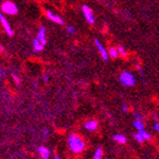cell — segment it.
I'll return each instance as SVG.
<instances>
[{"label": "cell", "instance_id": "cell-15", "mask_svg": "<svg viewBox=\"0 0 159 159\" xmlns=\"http://www.w3.org/2000/svg\"><path fill=\"white\" fill-rule=\"evenodd\" d=\"M133 125H134V127L137 130H143V129L145 128V125H144V123L142 122V119H135Z\"/></svg>", "mask_w": 159, "mask_h": 159}, {"label": "cell", "instance_id": "cell-19", "mask_svg": "<svg viewBox=\"0 0 159 159\" xmlns=\"http://www.w3.org/2000/svg\"><path fill=\"white\" fill-rule=\"evenodd\" d=\"M6 77V71L3 69H0V79Z\"/></svg>", "mask_w": 159, "mask_h": 159}, {"label": "cell", "instance_id": "cell-10", "mask_svg": "<svg viewBox=\"0 0 159 159\" xmlns=\"http://www.w3.org/2000/svg\"><path fill=\"white\" fill-rule=\"evenodd\" d=\"M38 39L40 40V42L43 43V44H47V33H45V28L44 27H41L39 30V32H38Z\"/></svg>", "mask_w": 159, "mask_h": 159}, {"label": "cell", "instance_id": "cell-16", "mask_svg": "<svg viewBox=\"0 0 159 159\" xmlns=\"http://www.w3.org/2000/svg\"><path fill=\"white\" fill-rule=\"evenodd\" d=\"M102 158H103V149L101 148V147H98V148H96V150H95L94 156H93L92 159H102Z\"/></svg>", "mask_w": 159, "mask_h": 159}, {"label": "cell", "instance_id": "cell-17", "mask_svg": "<svg viewBox=\"0 0 159 159\" xmlns=\"http://www.w3.org/2000/svg\"><path fill=\"white\" fill-rule=\"evenodd\" d=\"M117 49H118L119 55H122V57H126L127 52H126V50H125V48L123 47V45H118V47H117Z\"/></svg>", "mask_w": 159, "mask_h": 159}, {"label": "cell", "instance_id": "cell-18", "mask_svg": "<svg viewBox=\"0 0 159 159\" xmlns=\"http://www.w3.org/2000/svg\"><path fill=\"white\" fill-rule=\"evenodd\" d=\"M66 30H67V32H69L70 34H75V33H76V29H75L74 27H72V25H69Z\"/></svg>", "mask_w": 159, "mask_h": 159}, {"label": "cell", "instance_id": "cell-5", "mask_svg": "<svg viewBox=\"0 0 159 159\" xmlns=\"http://www.w3.org/2000/svg\"><path fill=\"white\" fill-rule=\"evenodd\" d=\"M82 11H83V15H84L85 20L87 21V23L93 25V23L95 22V17H94V13H93L92 9H91L89 6H83Z\"/></svg>", "mask_w": 159, "mask_h": 159}, {"label": "cell", "instance_id": "cell-3", "mask_svg": "<svg viewBox=\"0 0 159 159\" xmlns=\"http://www.w3.org/2000/svg\"><path fill=\"white\" fill-rule=\"evenodd\" d=\"M1 11L3 13H7V15H17L18 13V7L11 1H5V2L1 5Z\"/></svg>", "mask_w": 159, "mask_h": 159}, {"label": "cell", "instance_id": "cell-4", "mask_svg": "<svg viewBox=\"0 0 159 159\" xmlns=\"http://www.w3.org/2000/svg\"><path fill=\"white\" fill-rule=\"evenodd\" d=\"M94 44H95V47H96V49H97V51H98L101 57L103 59V61H105V62L108 61V59H109L108 50H106V48L104 47V44H103L98 39L94 40Z\"/></svg>", "mask_w": 159, "mask_h": 159}, {"label": "cell", "instance_id": "cell-11", "mask_svg": "<svg viewBox=\"0 0 159 159\" xmlns=\"http://www.w3.org/2000/svg\"><path fill=\"white\" fill-rule=\"evenodd\" d=\"M97 126H98V123L96 120H89L87 123H85V128L89 132H94L96 130Z\"/></svg>", "mask_w": 159, "mask_h": 159}, {"label": "cell", "instance_id": "cell-23", "mask_svg": "<svg viewBox=\"0 0 159 159\" xmlns=\"http://www.w3.org/2000/svg\"><path fill=\"white\" fill-rule=\"evenodd\" d=\"M154 128H155V130H156V132L159 134V124H158V123H157V124H155Z\"/></svg>", "mask_w": 159, "mask_h": 159}, {"label": "cell", "instance_id": "cell-22", "mask_svg": "<svg viewBox=\"0 0 159 159\" xmlns=\"http://www.w3.org/2000/svg\"><path fill=\"white\" fill-rule=\"evenodd\" d=\"M42 134H44V137H48V135H49V129H48V128H44V129H43Z\"/></svg>", "mask_w": 159, "mask_h": 159}, {"label": "cell", "instance_id": "cell-25", "mask_svg": "<svg viewBox=\"0 0 159 159\" xmlns=\"http://www.w3.org/2000/svg\"><path fill=\"white\" fill-rule=\"evenodd\" d=\"M43 80H44V82H45V83L49 82V77H48L47 75H43Z\"/></svg>", "mask_w": 159, "mask_h": 159}, {"label": "cell", "instance_id": "cell-6", "mask_svg": "<svg viewBox=\"0 0 159 159\" xmlns=\"http://www.w3.org/2000/svg\"><path fill=\"white\" fill-rule=\"evenodd\" d=\"M0 22H1V25H2L3 29H5V31L7 32V34L9 35V37H12L13 35V30L12 28H11V25H10V23L8 22L7 18L3 16V13L0 12Z\"/></svg>", "mask_w": 159, "mask_h": 159}, {"label": "cell", "instance_id": "cell-21", "mask_svg": "<svg viewBox=\"0 0 159 159\" xmlns=\"http://www.w3.org/2000/svg\"><path fill=\"white\" fill-rule=\"evenodd\" d=\"M12 77H13V80H15V82L17 83V84H19V77H18L16 74H12Z\"/></svg>", "mask_w": 159, "mask_h": 159}, {"label": "cell", "instance_id": "cell-8", "mask_svg": "<svg viewBox=\"0 0 159 159\" xmlns=\"http://www.w3.org/2000/svg\"><path fill=\"white\" fill-rule=\"evenodd\" d=\"M47 17L49 18L51 21L57 23V25H64V20H63L61 17H59L57 15H55L54 12H52L51 10H48L47 11Z\"/></svg>", "mask_w": 159, "mask_h": 159}, {"label": "cell", "instance_id": "cell-9", "mask_svg": "<svg viewBox=\"0 0 159 159\" xmlns=\"http://www.w3.org/2000/svg\"><path fill=\"white\" fill-rule=\"evenodd\" d=\"M38 152H39L40 157H41L42 159H49L50 154H51L49 149L44 146H40L39 148H38Z\"/></svg>", "mask_w": 159, "mask_h": 159}, {"label": "cell", "instance_id": "cell-12", "mask_svg": "<svg viewBox=\"0 0 159 159\" xmlns=\"http://www.w3.org/2000/svg\"><path fill=\"white\" fill-rule=\"evenodd\" d=\"M33 49H34V51H37V52H40V51H43V49H44V44L43 43L40 42V40L38 39H34L33 40Z\"/></svg>", "mask_w": 159, "mask_h": 159}, {"label": "cell", "instance_id": "cell-14", "mask_svg": "<svg viewBox=\"0 0 159 159\" xmlns=\"http://www.w3.org/2000/svg\"><path fill=\"white\" fill-rule=\"evenodd\" d=\"M108 54L109 57H112V59H117L119 57V52H118V49L117 48H111L108 50Z\"/></svg>", "mask_w": 159, "mask_h": 159}, {"label": "cell", "instance_id": "cell-13", "mask_svg": "<svg viewBox=\"0 0 159 159\" xmlns=\"http://www.w3.org/2000/svg\"><path fill=\"white\" fill-rule=\"evenodd\" d=\"M113 139H114V140L116 143H118V144H120V145L126 144V142H127V138L124 136V135H122V134H116V135H114Z\"/></svg>", "mask_w": 159, "mask_h": 159}, {"label": "cell", "instance_id": "cell-20", "mask_svg": "<svg viewBox=\"0 0 159 159\" xmlns=\"http://www.w3.org/2000/svg\"><path fill=\"white\" fill-rule=\"evenodd\" d=\"M122 108H123V111H124L125 113L128 112V106H127L126 104H123V105H122Z\"/></svg>", "mask_w": 159, "mask_h": 159}, {"label": "cell", "instance_id": "cell-1", "mask_svg": "<svg viewBox=\"0 0 159 159\" xmlns=\"http://www.w3.org/2000/svg\"><path fill=\"white\" fill-rule=\"evenodd\" d=\"M67 145L71 152L74 154H80L85 149V142L76 134H71L67 138Z\"/></svg>", "mask_w": 159, "mask_h": 159}, {"label": "cell", "instance_id": "cell-24", "mask_svg": "<svg viewBox=\"0 0 159 159\" xmlns=\"http://www.w3.org/2000/svg\"><path fill=\"white\" fill-rule=\"evenodd\" d=\"M134 116L136 117V119H140L142 117H140V115L138 114V113H134Z\"/></svg>", "mask_w": 159, "mask_h": 159}, {"label": "cell", "instance_id": "cell-7", "mask_svg": "<svg viewBox=\"0 0 159 159\" xmlns=\"http://www.w3.org/2000/svg\"><path fill=\"white\" fill-rule=\"evenodd\" d=\"M134 138L136 139L137 143L140 144V143L145 142V140H149V139L152 138V136H150L149 133L145 132V129H143V130H138V132L134 135Z\"/></svg>", "mask_w": 159, "mask_h": 159}, {"label": "cell", "instance_id": "cell-26", "mask_svg": "<svg viewBox=\"0 0 159 159\" xmlns=\"http://www.w3.org/2000/svg\"><path fill=\"white\" fill-rule=\"evenodd\" d=\"M53 159H61V158H60V157L57 156V155H55V156H54V158H53Z\"/></svg>", "mask_w": 159, "mask_h": 159}, {"label": "cell", "instance_id": "cell-27", "mask_svg": "<svg viewBox=\"0 0 159 159\" xmlns=\"http://www.w3.org/2000/svg\"><path fill=\"white\" fill-rule=\"evenodd\" d=\"M98 1H101V0H98Z\"/></svg>", "mask_w": 159, "mask_h": 159}, {"label": "cell", "instance_id": "cell-2", "mask_svg": "<svg viewBox=\"0 0 159 159\" xmlns=\"http://www.w3.org/2000/svg\"><path fill=\"white\" fill-rule=\"evenodd\" d=\"M119 81H120V83H122L124 86H127V87L134 86L135 83H136L135 76L133 75V73H130L129 71H124V72L120 73V75H119Z\"/></svg>", "mask_w": 159, "mask_h": 159}]
</instances>
